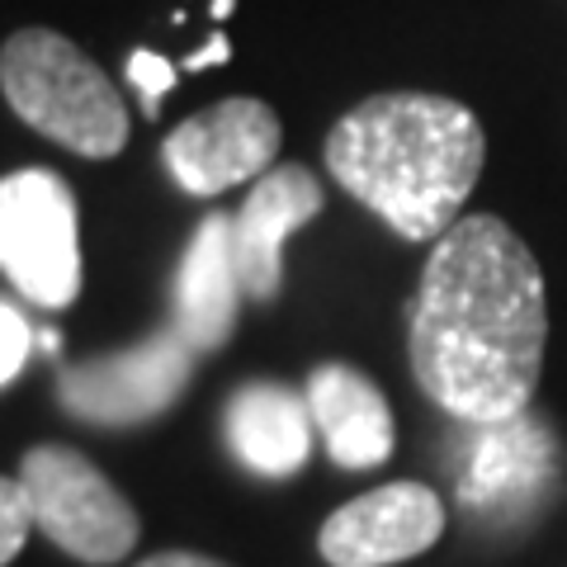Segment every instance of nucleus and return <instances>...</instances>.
<instances>
[{"mask_svg": "<svg viewBox=\"0 0 567 567\" xmlns=\"http://www.w3.org/2000/svg\"><path fill=\"white\" fill-rule=\"evenodd\" d=\"M241 293L246 289L233 251V218L208 213L181 260V275H175V331H181V341L194 354L223 350L237 327Z\"/></svg>", "mask_w": 567, "mask_h": 567, "instance_id": "9d476101", "label": "nucleus"}, {"mask_svg": "<svg viewBox=\"0 0 567 567\" xmlns=\"http://www.w3.org/2000/svg\"><path fill=\"white\" fill-rule=\"evenodd\" d=\"M327 171L406 241H440L483 175L487 137L445 95H369L327 133Z\"/></svg>", "mask_w": 567, "mask_h": 567, "instance_id": "f03ea898", "label": "nucleus"}, {"mask_svg": "<svg viewBox=\"0 0 567 567\" xmlns=\"http://www.w3.org/2000/svg\"><path fill=\"white\" fill-rule=\"evenodd\" d=\"M445 535V502L425 483H388L331 511L317 548L331 567H388Z\"/></svg>", "mask_w": 567, "mask_h": 567, "instance_id": "6e6552de", "label": "nucleus"}, {"mask_svg": "<svg viewBox=\"0 0 567 567\" xmlns=\"http://www.w3.org/2000/svg\"><path fill=\"white\" fill-rule=\"evenodd\" d=\"M406 331L416 383L440 412L468 425L525 416L548 341L535 251L492 213L458 218L425 260Z\"/></svg>", "mask_w": 567, "mask_h": 567, "instance_id": "f257e3e1", "label": "nucleus"}, {"mask_svg": "<svg viewBox=\"0 0 567 567\" xmlns=\"http://www.w3.org/2000/svg\"><path fill=\"white\" fill-rule=\"evenodd\" d=\"M327 194L317 185V175L298 162L270 166L251 185L246 204L233 218V251L241 270V289L256 303H275L284 284V241L322 213Z\"/></svg>", "mask_w": 567, "mask_h": 567, "instance_id": "1a4fd4ad", "label": "nucleus"}, {"mask_svg": "<svg viewBox=\"0 0 567 567\" xmlns=\"http://www.w3.org/2000/svg\"><path fill=\"white\" fill-rule=\"evenodd\" d=\"M213 14H218V20H227V14H233V0H213Z\"/></svg>", "mask_w": 567, "mask_h": 567, "instance_id": "a211bd4d", "label": "nucleus"}, {"mask_svg": "<svg viewBox=\"0 0 567 567\" xmlns=\"http://www.w3.org/2000/svg\"><path fill=\"white\" fill-rule=\"evenodd\" d=\"M227 440L233 454L260 477H293L312 454L308 398L284 383H246L227 398Z\"/></svg>", "mask_w": 567, "mask_h": 567, "instance_id": "f8f14e48", "label": "nucleus"}, {"mask_svg": "<svg viewBox=\"0 0 567 567\" xmlns=\"http://www.w3.org/2000/svg\"><path fill=\"white\" fill-rule=\"evenodd\" d=\"M137 567H227V563L204 558V554H185V548H171V554H152V558H142Z\"/></svg>", "mask_w": 567, "mask_h": 567, "instance_id": "dca6fc26", "label": "nucleus"}, {"mask_svg": "<svg viewBox=\"0 0 567 567\" xmlns=\"http://www.w3.org/2000/svg\"><path fill=\"white\" fill-rule=\"evenodd\" d=\"M0 91L33 133L110 162L128 142V110L114 81L58 29H20L0 48Z\"/></svg>", "mask_w": 567, "mask_h": 567, "instance_id": "7ed1b4c3", "label": "nucleus"}, {"mask_svg": "<svg viewBox=\"0 0 567 567\" xmlns=\"http://www.w3.org/2000/svg\"><path fill=\"white\" fill-rule=\"evenodd\" d=\"M20 483L33 506V529L66 558L110 567L133 554L142 520L133 502L71 445H33L20 458Z\"/></svg>", "mask_w": 567, "mask_h": 567, "instance_id": "20e7f679", "label": "nucleus"}, {"mask_svg": "<svg viewBox=\"0 0 567 567\" xmlns=\"http://www.w3.org/2000/svg\"><path fill=\"white\" fill-rule=\"evenodd\" d=\"M33 535V506L20 477H0V567L20 558V548Z\"/></svg>", "mask_w": 567, "mask_h": 567, "instance_id": "ddd939ff", "label": "nucleus"}, {"mask_svg": "<svg viewBox=\"0 0 567 567\" xmlns=\"http://www.w3.org/2000/svg\"><path fill=\"white\" fill-rule=\"evenodd\" d=\"M308 412L341 468H379L393 454V412L379 383L350 364H317L308 374Z\"/></svg>", "mask_w": 567, "mask_h": 567, "instance_id": "9b49d317", "label": "nucleus"}, {"mask_svg": "<svg viewBox=\"0 0 567 567\" xmlns=\"http://www.w3.org/2000/svg\"><path fill=\"white\" fill-rule=\"evenodd\" d=\"M194 374V350L181 331H162L133 350L71 364L58 379V402L91 425H142L171 412Z\"/></svg>", "mask_w": 567, "mask_h": 567, "instance_id": "423d86ee", "label": "nucleus"}, {"mask_svg": "<svg viewBox=\"0 0 567 567\" xmlns=\"http://www.w3.org/2000/svg\"><path fill=\"white\" fill-rule=\"evenodd\" d=\"M227 58H233V48H227V33H213L208 48H199V52H189V58H185V71H199V66L227 62Z\"/></svg>", "mask_w": 567, "mask_h": 567, "instance_id": "f3484780", "label": "nucleus"}, {"mask_svg": "<svg viewBox=\"0 0 567 567\" xmlns=\"http://www.w3.org/2000/svg\"><path fill=\"white\" fill-rule=\"evenodd\" d=\"M175 76H181V71H175L162 52H152V48L128 52V81L142 91V114H147V118L162 114V95L175 85Z\"/></svg>", "mask_w": 567, "mask_h": 567, "instance_id": "4468645a", "label": "nucleus"}, {"mask_svg": "<svg viewBox=\"0 0 567 567\" xmlns=\"http://www.w3.org/2000/svg\"><path fill=\"white\" fill-rule=\"evenodd\" d=\"M279 142L284 128L270 104L251 95H233L189 114L185 123H175L171 137L162 142V156L175 185L208 199V194H223L233 185L260 181L275 166Z\"/></svg>", "mask_w": 567, "mask_h": 567, "instance_id": "0eeeda50", "label": "nucleus"}, {"mask_svg": "<svg viewBox=\"0 0 567 567\" xmlns=\"http://www.w3.org/2000/svg\"><path fill=\"white\" fill-rule=\"evenodd\" d=\"M29 346H33V331L24 322V312L10 308V303H0V388H6L24 369Z\"/></svg>", "mask_w": 567, "mask_h": 567, "instance_id": "2eb2a0df", "label": "nucleus"}, {"mask_svg": "<svg viewBox=\"0 0 567 567\" xmlns=\"http://www.w3.org/2000/svg\"><path fill=\"white\" fill-rule=\"evenodd\" d=\"M0 270L39 308H66L81 293L76 194L58 171L0 175Z\"/></svg>", "mask_w": 567, "mask_h": 567, "instance_id": "39448f33", "label": "nucleus"}]
</instances>
